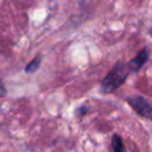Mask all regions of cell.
<instances>
[{"label":"cell","mask_w":152,"mask_h":152,"mask_svg":"<svg viewBox=\"0 0 152 152\" xmlns=\"http://www.w3.org/2000/svg\"><path fill=\"white\" fill-rule=\"evenodd\" d=\"M129 71L130 70L128 65L122 61H118L102 81L101 88H100L102 93L110 94L119 89L125 83Z\"/></svg>","instance_id":"1"},{"label":"cell","mask_w":152,"mask_h":152,"mask_svg":"<svg viewBox=\"0 0 152 152\" xmlns=\"http://www.w3.org/2000/svg\"><path fill=\"white\" fill-rule=\"evenodd\" d=\"M126 101L137 115L152 121V106L145 98L141 96H132L127 98Z\"/></svg>","instance_id":"2"},{"label":"cell","mask_w":152,"mask_h":152,"mask_svg":"<svg viewBox=\"0 0 152 152\" xmlns=\"http://www.w3.org/2000/svg\"><path fill=\"white\" fill-rule=\"evenodd\" d=\"M148 57H149V53H148V50L147 49H143L137 56L134 57L133 59H131L128 64V67H129V70L130 71H139L143 65L148 61Z\"/></svg>","instance_id":"3"},{"label":"cell","mask_w":152,"mask_h":152,"mask_svg":"<svg viewBox=\"0 0 152 152\" xmlns=\"http://www.w3.org/2000/svg\"><path fill=\"white\" fill-rule=\"evenodd\" d=\"M41 63H42V56L41 55H38L36 56L25 68V72L27 74H31V73H34L39 70L41 66Z\"/></svg>","instance_id":"4"},{"label":"cell","mask_w":152,"mask_h":152,"mask_svg":"<svg viewBox=\"0 0 152 152\" xmlns=\"http://www.w3.org/2000/svg\"><path fill=\"white\" fill-rule=\"evenodd\" d=\"M112 146L114 152H125V147L123 145L122 139H121L119 135L114 134L112 139Z\"/></svg>","instance_id":"5"},{"label":"cell","mask_w":152,"mask_h":152,"mask_svg":"<svg viewBox=\"0 0 152 152\" xmlns=\"http://www.w3.org/2000/svg\"><path fill=\"white\" fill-rule=\"evenodd\" d=\"M88 110H88L87 106L83 105V106H80L78 110H76V115H77V116H79V117H83V116H85V115L87 114Z\"/></svg>","instance_id":"6"},{"label":"cell","mask_w":152,"mask_h":152,"mask_svg":"<svg viewBox=\"0 0 152 152\" xmlns=\"http://www.w3.org/2000/svg\"><path fill=\"white\" fill-rule=\"evenodd\" d=\"M7 95V89H5L4 85H3L2 80L0 79V98L4 97V96Z\"/></svg>","instance_id":"7"}]
</instances>
